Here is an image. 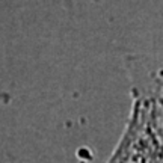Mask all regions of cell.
<instances>
[{"label":"cell","mask_w":163,"mask_h":163,"mask_svg":"<svg viewBox=\"0 0 163 163\" xmlns=\"http://www.w3.org/2000/svg\"><path fill=\"white\" fill-rule=\"evenodd\" d=\"M77 154H79V157H83V159H86V160H91V159H92V154H91V151H89L88 148H80Z\"/></svg>","instance_id":"cell-1"},{"label":"cell","mask_w":163,"mask_h":163,"mask_svg":"<svg viewBox=\"0 0 163 163\" xmlns=\"http://www.w3.org/2000/svg\"><path fill=\"white\" fill-rule=\"evenodd\" d=\"M80 163H86V162H80Z\"/></svg>","instance_id":"cell-2"}]
</instances>
